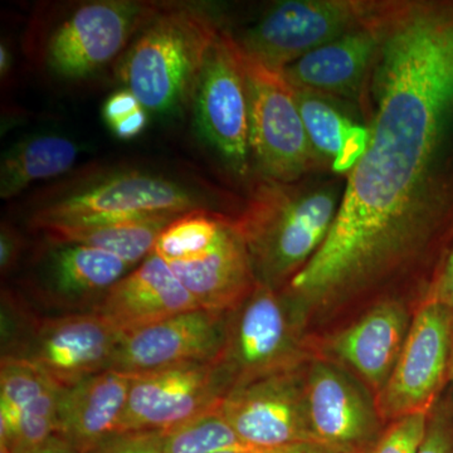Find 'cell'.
Masks as SVG:
<instances>
[{
  "instance_id": "obj_8",
  "label": "cell",
  "mask_w": 453,
  "mask_h": 453,
  "mask_svg": "<svg viewBox=\"0 0 453 453\" xmlns=\"http://www.w3.org/2000/svg\"><path fill=\"white\" fill-rule=\"evenodd\" d=\"M196 129L225 168L237 179L253 178L250 144V92L242 53L222 28L203 65L193 97Z\"/></svg>"
},
{
  "instance_id": "obj_11",
  "label": "cell",
  "mask_w": 453,
  "mask_h": 453,
  "mask_svg": "<svg viewBox=\"0 0 453 453\" xmlns=\"http://www.w3.org/2000/svg\"><path fill=\"white\" fill-rule=\"evenodd\" d=\"M121 336L92 312L35 319L17 347L2 357L25 360L67 388L109 371Z\"/></svg>"
},
{
  "instance_id": "obj_4",
  "label": "cell",
  "mask_w": 453,
  "mask_h": 453,
  "mask_svg": "<svg viewBox=\"0 0 453 453\" xmlns=\"http://www.w3.org/2000/svg\"><path fill=\"white\" fill-rule=\"evenodd\" d=\"M305 310L283 290L258 283L226 314L219 363L231 389L308 363Z\"/></svg>"
},
{
  "instance_id": "obj_20",
  "label": "cell",
  "mask_w": 453,
  "mask_h": 453,
  "mask_svg": "<svg viewBox=\"0 0 453 453\" xmlns=\"http://www.w3.org/2000/svg\"><path fill=\"white\" fill-rule=\"evenodd\" d=\"M371 13L365 25L319 47L282 71L292 88L357 105L378 47Z\"/></svg>"
},
{
  "instance_id": "obj_7",
  "label": "cell",
  "mask_w": 453,
  "mask_h": 453,
  "mask_svg": "<svg viewBox=\"0 0 453 453\" xmlns=\"http://www.w3.org/2000/svg\"><path fill=\"white\" fill-rule=\"evenodd\" d=\"M159 4L95 0L71 8L44 35L42 64L53 76L71 81L96 73L120 55Z\"/></svg>"
},
{
  "instance_id": "obj_27",
  "label": "cell",
  "mask_w": 453,
  "mask_h": 453,
  "mask_svg": "<svg viewBox=\"0 0 453 453\" xmlns=\"http://www.w3.org/2000/svg\"><path fill=\"white\" fill-rule=\"evenodd\" d=\"M226 219L228 216L210 208L188 211L164 229L153 253L166 264L192 257L217 240Z\"/></svg>"
},
{
  "instance_id": "obj_22",
  "label": "cell",
  "mask_w": 453,
  "mask_h": 453,
  "mask_svg": "<svg viewBox=\"0 0 453 453\" xmlns=\"http://www.w3.org/2000/svg\"><path fill=\"white\" fill-rule=\"evenodd\" d=\"M133 375L105 371L64 388L59 399L58 432L79 453H91L118 434Z\"/></svg>"
},
{
  "instance_id": "obj_5",
  "label": "cell",
  "mask_w": 453,
  "mask_h": 453,
  "mask_svg": "<svg viewBox=\"0 0 453 453\" xmlns=\"http://www.w3.org/2000/svg\"><path fill=\"white\" fill-rule=\"evenodd\" d=\"M192 187L153 173L127 170L53 196L31 217L33 229L50 225H100L150 219H177L203 210Z\"/></svg>"
},
{
  "instance_id": "obj_34",
  "label": "cell",
  "mask_w": 453,
  "mask_h": 453,
  "mask_svg": "<svg viewBox=\"0 0 453 453\" xmlns=\"http://www.w3.org/2000/svg\"><path fill=\"white\" fill-rule=\"evenodd\" d=\"M32 453H79L64 438L55 436L50 438L46 445L42 446L37 451Z\"/></svg>"
},
{
  "instance_id": "obj_6",
  "label": "cell",
  "mask_w": 453,
  "mask_h": 453,
  "mask_svg": "<svg viewBox=\"0 0 453 453\" xmlns=\"http://www.w3.org/2000/svg\"><path fill=\"white\" fill-rule=\"evenodd\" d=\"M242 58L250 92L253 175L295 183L324 172L310 144L290 83L280 71L243 53Z\"/></svg>"
},
{
  "instance_id": "obj_3",
  "label": "cell",
  "mask_w": 453,
  "mask_h": 453,
  "mask_svg": "<svg viewBox=\"0 0 453 453\" xmlns=\"http://www.w3.org/2000/svg\"><path fill=\"white\" fill-rule=\"evenodd\" d=\"M223 27L196 3H160L122 59L119 79L149 111L169 115L193 103L196 82Z\"/></svg>"
},
{
  "instance_id": "obj_13",
  "label": "cell",
  "mask_w": 453,
  "mask_h": 453,
  "mask_svg": "<svg viewBox=\"0 0 453 453\" xmlns=\"http://www.w3.org/2000/svg\"><path fill=\"white\" fill-rule=\"evenodd\" d=\"M306 365L232 388L220 401L219 413L240 436L255 445L321 446L310 428Z\"/></svg>"
},
{
  "instance_id": "obj_35",
  "label": "cell",
  "mask_w": 453,
  "mask_h": 453,
  "mask_svg": "<svg viewBox=\"0 0 453 453\" xmlns=\"http://www.w3.org/2000/svg\"><path fill=\"white\" fill-rule=\"evenodd\" d=\"M11 50H9L8 44H5L4 42H3L2 47H0V73H2V79H4V77L8 76L9 71H11Z\"/></svg>"
},
{
  "instance_id": "obj_16",
  "label": "cell",
  "mask_w": 453,
  "mask_h": 453,
  "mask_svg": "<svg viewBox=\"0 0 453 453\" xmlns=\"http://www.w3.org/2000/svg\"><path fill=\"white\" fill-rule=\"evenodd\" d=\"M62 390L25 360L2 357L0 443L13 453H32L57 436Z\"/></svg>"
},
{
  "instance_id": "obj_12",
  "label": "cell",
  "mask_w": 453,
  "mask_h": 453,
  "mask_svg": "<svg viewBox=\"0 0 453 453\" xmlns=\"http://www.w3.org/2000/svg\"><path fill=\"white\" fill-rule=\"evenodd\" d=\"M229 390L219 362L133 375L119 432L172 431L216 408Z\"/></svg>"
},
{
  "instance_id": "obj_28",
  "label": "cell",
  "mask_w": 453,
  "mask_h": 453,
  "mask_svg": "<svg viewBox=\"0 0 453 453\" xmlns=\"http://www.w3.org/2000/svg\"><path fill=\"white\" fill-rule=\"evenodd\" d=\"M428 413L407 414L390 422L365 453H419L427 431Z\"/></svg>"
},
{
  "instance_id": "obj_37",
  "label": "cell",
  "mask_w": 453,
  "mask_h": 453,
  "mask_svg": "<svg viewBox=\"0 0 453 453\" xmlns=\"http://www.w3.org/2000/svg\"><path fill=\"white\" fill-rule=\"evenodd\" d=\"M451 381L453 383V365H452V372H451Z\"/></svg>"
},
{
  "instance_id": "obj_10",
  "label": "cell",
  "mask_w": 453,
  "mask_h": 453,
  "mask_svg": "<svg viewBox=\"0 0 453 453\" xmlns=\"http://www.w3.org/2000/svg\"><path fill=\"white\" fill-rule=\"evenodd\" d=\"M453 365V311L421 303L392 374L375 395L383 421L425 412L443 395Z\"/></svg>"
},
{
  "instance_id": "obj_18",
  "label": "cell",
  "mask_w": 453,
  "mask_h": 453,
  "mask_svg": "<svg viewBox=\"0 0 453 453\" xmlns=\"http://www.w3.org/2000/svg\"><path fill=\"white\" fill-rule=\"evenodd\" d=\"M168 266L199 308L220 314L237 308L257 285L246 244L232 217L210 247Z\"/></svg>"
},
{
  "instance_id": "obj_33",
  "label": "cell",
  "mask_w": 453,
  "mask_h": 453,
  "mask_svg": "<svg viewBox=\"0 0 453 453\" xmlns=\"http://www.w3.org/2000/svg\"><path fill=\"white\" fill-rule=\"evenodd\" d=\"M25 250V238L8 223H3L0 229V271L8 275L14 270L22 257Z\"/></svg>"
},
{
  "instance_id": "obj_9",
  "label": "cell",
  "mask_w": 453,
  "mask_h": 453,
  "mask_svg": "<svg viewBox=\"0 0 453 453\" xmlns=\"http://www.w3.org/2000/svg\"><path fill=\"white\" fill-rule=\"evenodd\" d=\"M372 0H286L234 35L241 52L282 73L319 47L365 25Z\"/></svg>"
},
{
  "instance_id": "obj_24",
  "label": "cell",
  "mask_w": 453,
  "mask_h": 453,
  "mask_svg": "<svg viewBox=\"0 0 453 453\" xmlns=\"http://www.w3.org/2000/svg\"><path fill=\"white\" fill-rule=\"evenodd\" d=\"M174 219L165 217L100 225H50L38 226L35 231L43 234L46 242L81 244L138 266L153 253L157 238Z\"/></svg>"
},
{
  "instance_id": "obj_29",
  "label": "cell",
  "mask_w": 453,
  "mask_h": 453,
  "mask_svg": "<svg viewBox=\"0 0 453 453\" xmlns=\"http://www.w3.org/2000/svg\"><path fill=\"white\" fill-rule=\"evenodd\" d=\"M103 113L107 127L120 139L136 138L148 125L145 107L127 88L107 98Z\"/></svg>"
},
{
  "instance_id": "obj_14",
  "label": "cell",
  "mask_w": 453,
  "mask_h": 453,
  "mask_svg": "<svg viewBox=\"0 0 453 453\" xmlns=\"http://www.w3.org/2000/svg\"><path fill=\"white\" fill-rule=\"evenodd\" d=\"M305 395L312 434L330 451L365 453L383 431L375 398L336 363L306 365Z\"/></svg>"
},
{
  "instance_id": "obj_38",
  "label": "cell",
  "mask_w": 453,
  "mask_h": 453,
  "mask_svg": "<svg viewBox=\"0 0 453 453\" xmlns=\"http://www.w3.org/2000/svg\"><path fill=\"white\" fill-rule=\"evenodd\" d=\"M219 453H225V452H219Z\"/></svg>"
},
{
  "instance_id": "obj_30",
  "label": "cell",
  "mask_w": 453,
  "mask_h": 453,
  "mask_svg": "<svg viewBox=\"0 0 453 453\" xmlns=\"http://www.w3.org/2000/svg\"><path fill=\"white\" fill-rule=\"evenodd\" d=\"M419 453H453V390L443 393L429 411Z\"/></svg>"
},
{
  "instance_id": "obj_36",
  "label": "cell",
  "mask_w": 453,
  "mask_h": 453,
  "mask_svg": "<svg viewBox=\"0 0 453 453\" xmlns=\"http://www.w3.org/2000/svg\"><path fill=\"white\" fill-rule=\"evenodd\" d=\"M0 453H13V452H12L11 449H9L7 446L2 445V443H0Z\"/></svg>"
},
{
  "instance_id": "obj_21",
  "label": "cell",
  "mask_w": 453,
  "mask_h": 453,
  "mask_svg": "<svg viewBox=\"0 0 453 453\" xmlns=\"http://www.w3.org/2000/svg\"><path fill=\"white\" fill-rule=\"evenodd\" d=\"M134 265L111 253L73 243L47 242L40 264L42 294L56 305L89 312Z\"/></svg>"
},
{
  "instance_id": "obj_15",
  "label": "cell",
  "mask_w": 453,
  "mask_h": 453,
  "mask_svg": "<svg viewBox=\"0 0 453 453\" xmlns=\"http://www.w3.org/2000/svg\"><path fill=\"white\" fill-rule=\"evenodd\" d=\"M226 314L196 309L122 334L109 371L130 375L187 363L219 362Z\"/></svg>"
},
{
  "instance_id": "obj_19",
  "label": "cell",
  "mask_w": 453,
  "mask_h": 453,
  "mask_svg": "<svg viewBox=\"0 0 453 453\" xmlns=\"http://www.w3.org/2000/svg\"><path fill=\"white\" fill-rule=\"evenodd\" d=\"M412 318L402 301H381L356 323L334 334L327 340V350L356 371L377 395L401 356Z\"/></svg>"
},
{
  "instance_id": "obj_23",
  "label": "cell",
  "mask_w": 453,
  "mask_h": 453,
  "mask_svg": "<svg viewBox=\"0 0 453 453\" xmlns=\"http://www.w3.org/2000/svg\"><path fill=\"white\" fill-rule=\"evenodd\" d=\"M292 88L310 144L324 172L347 174L365 151V124L349 118L335 98L309 89Z\"/></svg>"
},
{
  "instance_id": "obj_25",
  "label": "cell",
  "mask_w": 453,
  "mask_h": 453,
  "mask_svg": "<svg viewBox=\"0 0 453 453\" xmlns=\"http://www.w3.org/2000/svg\"><path fill=\"white\" fill-rule=\"evenodd\" d=\"M79 146L61 135H40L25 140L3 157L0 196L11 199L37 181L59 177L73 168Z\"/></svg>"
},
{
  "instance_id": "obj_31",
  "label": "cell",
  "mask_w": 453,
  "mask_h": 453,
  "mask_svg": "<svg viewBox=\"0 0 453 453\" xmlns=\"http://www.w3.org/2000/svg\"><path fill=\"white\" fill-rule=\"evenodd\" d=\"M164 432H118L91 453H163Z\"/></svg>"
},
{
  "instance_id": "obj_1",
  "label": "cell",
  "mask_w": 453,
  "mask_h": 453,
  "mask_svg": "<svg viewBox=\"0 0 453 453\" xmlns=\"http://www.w3.org/2000/svg\"><path fill=\"white\" fill-rule=\"evenodd\" d=\"M371 17L365 149L323 247L285 288L308 314L417 267L434 282L453 244V0H372Z\"/></svg>"
},
{
  "instance_id": "obj_26",
  "label": "cell",
  "mask_w": 453,
  "mask_h": 453,
  "mask_svg": "<svg viewBox=\"0 0 453 453\" xmlns=\"http://www.w3.org/2000/svg\"><path fill=\"white\" fill-rule=\"evenodd\" d=\"M219 405L192 421L164 432L163 453H335L321 446L255 445L226 422Z\"/></svg>"
},
{
  "instance_id": "obj_17",
  "label": "cell",
  "mask_w": 453,
  "mask_h": 453,
  "mask_svg": "<svg viewBox=\"0 0 453 453\" xmlns=\"http://www.w3.org/2000/svg\"><path fill=\"white\" fill-rule=\"evenodd\" d=\"M196 309L201 308L168 264L151 253L115 283L91 312L127 334Z\"/></svg>"
},
{
  "instance_id": "obj_32",
  "label": "cell",
  "mask_w": 453,
  "mask_h": 453,
  "mask_svg": "<svg viewBox=\"0 0 453 453\" xmlns=\"http://www.w3.org/2000/svg\"><path fill=\"white\" fill-rule=\"evenodd\" d=\"M421 303H438L453 311V244L436 279L423 295Z\"/></svg>"
},
{
  "instance_id": "obj_2",
  "label": "cell",
  "mask_w": 453,
  "mask_h": 453,
  "mask_svg": "<svg viewBox=\"0 0 453 453\" xmlns=\"http://www.w3.org/2000/svg\"><path fill=\"white\" fill-rule=\"evenodd\" d=\"M344 184L312 177L282 183L253 175L234 223L256 280L282 290L323 247L335 222Z\"/></svg>"
}]
</instances>
